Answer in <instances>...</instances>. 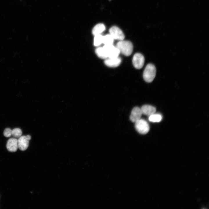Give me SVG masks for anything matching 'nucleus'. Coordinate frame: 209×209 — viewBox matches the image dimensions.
<instances>
[{"instance_id": "obj_1", "label": "nucleus", "mask_w": 209, "mask_h": 209, "mask_svg": "<svg viewBox=\"0 0 209 209\" xmlns=\"http://www.w3.org/2000/svg\"><path fill=\"white\" fill-rule=\"evenodd\" d=\"M116 47L119 50L120 53L126 56L130 55L133 51V45L128 41L120 40L116 44Z\"/></svg>"}, {"instance_id": "obj_2", "label": "nucleus", "mask_w": 209, "mask_h": 209, "mask_svg": "<svg viewBox=\"0 0 209 209\" xmlns=\"http://www.w3.org/2000/svg\"><path fill=\"white\" fill-rule=\"evenodd\" d=\"M156 70L155 66L152 64H148L144 70L143 77L144 80L147 82H152L155 78Z\"/></svg>"}, {"instance_id": "obj_3", "label": "nucleus", "mask_w": 209, "mask_h": 209, "mask_svg": "<svg viewBox=\"0 0 209 209\" xmlns=\"http://www.w3.org/2000/svg\"><path fill=\"white\" fill-rule=\"evenodd\" d=\"M135 128L140 134H145L148 132L149 127L147 122L145 120L140 118L135 122Z\"/></svg>"}, {"instance_id": "obj_4", "label": "nucleus", "mask_w": 209, "mask_h": 209, "mask_svg": "<svg viewBox=\"0 0 209 209\" xmlns=\"http://www.w3.org/2000/svg\"><path fill=\"white\" fill-rule=\"evenodd\" d=\"M103 47L106 51L108 58H115L118 57L120 51L113 44L104 45Z\"/></svg>"}, {"instance_id": "obj_5", "label": "nucleus", "mask_w": 209, "mask_h": 209, "mask_svg": "<svg viewBox=\"0 0 209 209\" xmlns=\"http://www.w3.org/2000/svg\"><path fill=\"white\" fill-rule=\"evenodd\" d=\"M110 34L114 39L121 40L125 38L124 35L122 31L116 26H113L109 29Z\"/></svg>"}, {"instance_id": "obj_6", "label": "nucleus", "mask_w": 209, "mask_h": 209, "mask_svg": "<svg viewBox=\"0 0 209 209\" xmlns=\"http://www.w3.org/2000/svg\"><path fill=\"white\" fill-rule=\"evenodd\" d=\"M145 62L144 56L140 53H136L133 57L132 63L134 67L137 69H141L143 66Z\"/></svg>"}, {"instance_id": "obj_7", "label": "nucleus", "mask_w": 209, "mask_h": 209, "mask_svg": "<svg viewBox=\"0 0 209 209\" xmlns=\"http://www.w3.org/2000/svg\"><path fill=\"white\" fill-rule=\"evenodd\" d=\"M30 139L31 136L29 135L21 136L17 140L18 148L21 151L26 150L28 146L29 141Z\"/></svg>"}, {"instance_id": "obj_8", "label": "nucleus", "mask_w": 209, "mask_h": 209, "mask_svg": "<svg viewBox=\"0 0 209 209\" xmlns=\"http://www.w3.org/2000/svg\"><path fill=\"white\" fill-rule=\"evenodd\" d=\"M142 114L140 108L135 107L131 111L130 116V120L131 122H135L141 118Z\"/></svg>"}, {"instance_id": "obj_9", "label": "nucleus", "mask_w": 209, "mask_h": 209, "mask_svg": "<svg viewBox=\"0 0 209 209\" xmlns=\"http://www.w3.org/2000/svg\"><path fill=\"white\" fill-rule=\"evenodd\" d=\"M121 59L118 57L115 58H107L105 59L104 63L107 66L115 67L119 66L121 62Z\"/></svg>"}, {"instance_id": "obj_10", "label": "nucleus", "mask_w": 209, "mask_h": 209, "mask_svg": "<svg viewBox=\"0 0 209 209\" xmlns=\"http://www.w3.org/2000/svg\"><path fill=\"white\" fill-rule=\"evenodd\" d=\"M6 148L10 152L16 151L18 148L17 139L16 138H11L9 139L7 142Z\"/></svg>"}, {"instance_id": "obj_11", "label": "nucleus", "mask_w": 209, "mask_h": 209, "mask_svg": "<svg viewBox=\"0 0 209 209\" xmlns=\"http://www.w3.org/2000/svg\"><path fill=\"white\" fill-rule=\"evenodd\" d=\"M142 114L149 116L155 113L156 108L151 105H144L140 108Z\"/></svg>"}, {"instance_id": "obj_12", "label": "nucleus", "mask_w": 209, "mask_h": 209, "mask_svg": "<svg viewBox=\"0 0 209 209\" xmlns=\"http://www.w3.org/2000/svg\"><path fill=\"white\" fill-rule=\"evenodd\" d=\"M105 29V27L103 24H98L93 27L92 30V33L94 36L101 34V33L103 32Z\"/></svg>"}, {"instance_id": "obj_13", "label": "nucleus", "mask_w": 209, "mask_h": 209, "mask_svg": "<svg viewBox=\"0 0 209 209\" xmlns=\"http://www.w3.org/2000/svg\"><path fill=\"white\" fill-rule=\"evenodd\" d=\"M95 53L100 58L106 59L108 58L106 51L103 46L97 48L95 50Z\"/></svg>"}, {"instance_id": "obj_14", "label": "nucleus", "mask_w": 209, "mask_h": 209, "mask_svg": "<svg viewBox=\"0 0 209 209\" xmlns=\"http://www.w3.org/2000/svg\"><path fill=\"white\" fill-rule=\"evenodd\" d=\"M162 119L161 115L159 114L154 113L149 116V120L152 122H160Z\"/></svg>"}, {"instance_id": "obj_15", "label": "nucleus", "mask_w": 209, "mask_h": 209, "mask_svg": "<svg viewBox=\"0 0 209 209\" xmlns=\"http://www.w3.org/2000/svg\"><path fill=\"white\" fill-rule=\"evenodd\" d=\"M114 39L110 34H107L103 36L102 43L104 45L112 44H113Z\"/></svg>"}, {"instance_id": "obj_16", "label": "nucleus", "mask_w": 209, "mask_h": 209, "mask_svg": "<svg viewBox=\"0 0 209 209\" xmlns=\"http://www.w3.org/2000/svg\"><path fill=\"white\" fill-rule=\"evenodd\" d=\"M103 36L101 34L95 36L94 40V45L95 46H98L103 42Z\"/></svg>"}, {"instance_id": "obj_17", "label": "nucleus", "mask_w": 209, "mask_h": 209, "mask_svg": "<svg viewBox=\"0 0 209 209\" xmlns=\"http://www.w3.org/2000/svg\"><path fill=\"white\" fill-rule=\"evenodd\" d=\"M22 131L19 128H15L12 131V135L15 138H19L21 135Z\"/></svg>"}, {"instance_id": "obj_18", "label": "nucleus", "mask_w": 209, "mask_h": 209, "mask_svg": "<svg viewBox=\"0 0 209 209\" xmlns=\"http://www.w3.org/2000/svg\"><path fill=\"white\" fill-rule=\"evenodd\" d=\"M12 131L11 129L9 128H6L3 132L4 136L6 137H10L12 135Z\"/></svg>"}]
</instances>
